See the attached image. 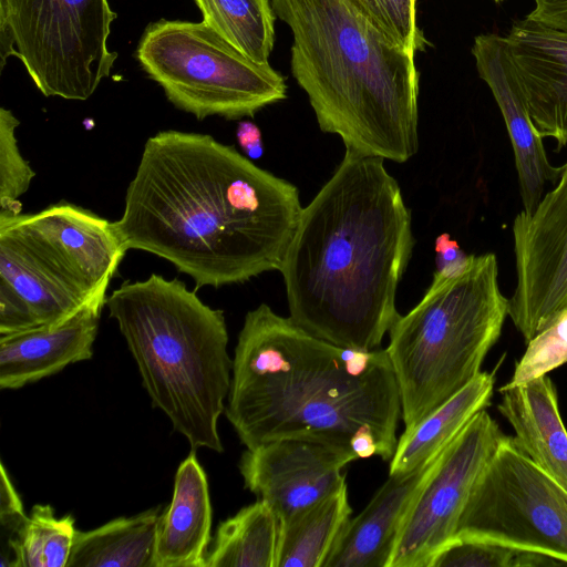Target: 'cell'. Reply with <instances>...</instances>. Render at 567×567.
Masks as SVG:
<instances>
[{"mask_svg": "<svg viewBox=\"0 0 567 567\" xmlns=\"http://www.w3.org/2000/svg\"><path fill=\"white\" fill-rule=\"evenodd\" d=\"M302 207L298 188L209 134L147 138L113 221L125 248L158 256L196 289L278 270Z\"/></svg>", "mask_w": 567, "mask_h": 567, "instance_id": "obj_1", "label": "cell"}, {"mask_svg": "<svg viewBox=\"0 0 567 567\" xmlns=\"http://www.w3.org/2000/svg\"><path fill=\"white\" fill-rule=\"evenodd\" d=\"M413 245L411 213L384 159L346 151L302 207L278 269L289 317L336 346L380 348L400 316L396 288Z\"/></svg>", "mask_w": 567, "mask_h": 567, "instance_id": "obj_2", "label": "cell"}, {"mask_svg": "<svg viewBox=\"0 0 567 567\" xmlns=\"http://www.w3.org/2000/svg\"><path fill=\"white\" fill-rule=\"evenodd\" d=\"M225 415L247 449L301 439L350 452L372 434L392 458L401 401L386 349L358 350L320 339L266 303L245 316Z\"/></svg>", "mask_w": 567, "mask_h": 567, "instance_id": "obj_3", "label": "cell"}, {"mask_svg": "<svg viewBox=\"0 0 567 567\" xmlns=\"http://www.w3.org/2000/svg\"><path fill=\"white\" fill-rule=\"evenodd\" d=\"M291 30V73L321 131L346 151L404 163L416 154L419 74L348 0H270Z\"/></svg>", "mask_w": 567, "mask_h": 567, "instance_id": "obj_4", "label": "cell"}, {"mask_svg": "<svg viewBox=\"0 0 567 567\" xmlns=\"http://www.w3.org/2000/svg\"><path fill=\"white\" fill-rule=\"evenodd\" d=\"M105 306L153 406L165 413L193 450L221 453L217 424L233 372L224 312L204 303L183 281L157 274L124 281Z\"/></svg>", "mask_w": 567, "mask_h": 567, "instance_id": "obj_5", "label": "cell"}, {"mask_svg": "<svg viewBox=\"0 0 567 567\" xmlns=\"http://www.w3.org/2000/svg\"><path fill=\"white\" fill-rule=\"evenodd\" d=\"M509 310L494 254L471 255L458 274L434 272L421 301L389 330L405 430L416 425L481 373Z\"/></svg>", "mask_w": 567, "mask_h": 567, "instance_id": "obj_6", "label": "cell"}, {"mask_svg": "<svg viewBox=\"0 0 567 567\" xmlns=\"http://www.w3.org/2000/svg\"><path fill=\"white\" fill-rule=\"evenodd\" d=\"M126 252L113 221L73 203L0 215V306L29 327L58 324L106 303Z\"/></svg>", "mask_w": 567, "mask_h": 567, "instance_id": "obj_7", "label": "cell"}, {"mask_svg": "<svg viewBox=\"0 0 567 567\" xmlns=\"http://www.w3.org/2000/svg\"><path fill=\"white\" fill-rule=\"evenodd\" d=\"M135 55L167 100L197 120L254 116L286 99L280 73L245 56L203 21L151 23Z\"/></svg>", "mask_w": 567, "mask_h": 567, "instance_id": "obj_8", "label": "cell"}, {"mask_svg": "<svg viewBox=\"0 0 567 567\" xmlns=\"http://www.w3.org/2000/svg\"><path fill=\"white\" fill-rule=\"evenodd\" d=\"M107 0H0L1 68L20 59L44 96L85 101L117 58Z\"/></svg>", "mask_w": 567, "mask_h": 567, "instance_id": "obj_9", "label": "cell"}, {"mask_svg": "<svg viewBox=\"0 0 567 567\" xmlns=\"http://www.w3.org/2000/svg\"><path fill=\"white\" fill-rule=\"evenodd\" d=\"M455 537H475L567 565V489L509 436L478 477Z\"/></svg>", "mask_w": 567, "mask_h": 567, "instance_id": "obj_10", "label": "cell"}, {"mask_svg": "<svg viewBox=\"0 0 567 567\" xmlns=\"http://www.w3.org/2000/svg\"><path fill=\"white\" fill-rule=\"evenodd\" d=\"M486 409L441 452L404 518L390 567H427L455 537L462 511L482 472L508 439Z\"/></svg>", "mask_w": 567, "mask_h": 567, "instance_id": "obj_11", "label": "cell"}, {"mask_svg": "<svg viewBox=\"0 0 567 567\" xmlns=\"http://www.w3.org/2000/svg\"><path fill=\"white\" fill-rule=\"evenodd\" d=\"M516 287L508 317L528 342L567 308V163L555 187L513 221Z\"/></svg>", "mask_w": 567, "mask_h": 567, "instance_id": "obj_12", "label": "cell"}, {"mask_svg": "<svg viewBox=\"0 0 567 567\" xmlns=\"http://www.w3.org/2000/svg\"><path fill=\"white\" fill-rule=\"evenodd\" d=\"M355 460L352 452L327 443L281 439L247 449L239 472L245 487L285 519L344 485L342 468Z\"/></svg>", "mask_w": 567, "mask_h": 567, "instance_id": "obj_13", "label": "cell"}, {"mask_svg": "<svg viewBox=\"0 0 567 567\" xmlns=\"http://www.w3.org/2000/svg\"><path fill=\"white\" fill-rule=\"evenodd\" d=\"M504 37L505 51L530 117L544 137L567 145V32L528 18L515 21Z\"/></svg>", "mask_w": 567, "mask_h": 567, "instance_id": "obj_14", "label": "cell"}, {"mask_svg": "<svg viewBox=\"0 0 567 567\" xmlns=\"http://www.w3.org/2000/svg\"><path fill=\"white\" fill-rule=\"evenodd\" d=\"M472 54L480 78L488 85L501 110L512 143L524 212L533 210L548 182L556 183L563 166H554L544 147L513 66L504 37L487 33L474 39Z\"/></svg>", "mask_w": 567, "mask_h": 567, "instance_id": "obj_15", "label": "cell"}, {"mask_svg": "<svg viewBox=\"0 0 567 567\" xmlns=\"http://www.w3.org/2000/svg\"><path fill=\"white\" fill-rule=\"evenodd\" d=\"M104 307L91 303L58 324L0 334V388L20 389L91 359Z\"/></svg>", "mask_w": 567, "mask_h": 567, "instance_id": "obj_16", "label": "cell"}, {"mask_svg": "<svg viewBox=\"0 0 567 567\" xmlns=\"http://www.w3.org/2000/svg\"><path fill=\"white\" fill-rule=\"evenodd\" d=\"M436 458L389 475L363 511L348 519L323 567H390L406 513Z\"/></svg>", "mask_w": 567, "mask_h": 567, "instance_id": "obj_17", "label": "cell"}, {"mask_svg": "<svg viewBox=\"0 0 567 567\" xmlns=\"http://www.w3.org/2000/svg\"><path fill=\"white\" fill-rule=\"evenodd\" d=\"M499 413L514 431L513 443L567 489V430L548 374L501 388Z\"/></svg>", "mask_w": 567, "mask_h": 567, "instance_id": "obj_18", "label": "cell"}, {"mask_svg": "<svg viewBox=\"0 0 567 567\" xmlns=\"http://www.w3.org/2000/svg\"><path fill=\"white\" fill-rule=\"evenodd\" d=\"M212 504L195 451L179 464L173 498L159 522L153 567H206Z\"/></svg>", "mask_w": 567, "mask_h": 567, "instance_id": "obj_19", "label": "cell"}, {"mask_svg": "<svg viewBox=\"0 0 567 567\" xmlns=\"http://www.w3.org/2000/svg\"><path fill=\"white\" fill-rule=\"evenodd\" d=\"M494 384V372L481 371L416 425L404 430L391 458L389 475L410 473L436 458L472 417L489 405Z\"/></svg>", "mask_w": 567, "mask_h": 567, "instance_id": "obj_20", "label": "cell"}, {"mask_svg": "<svg viewBox=\"0 0 567 567\" xmlns=\"http://www.w3.org/2000/svg\"><path fill=\"white\" fill-rule=\"evenodd\" d=\"M162 514L156 506L92 530H76L66 567H153Z\"/></svg>", "mask_w": 567, "mask_h": 567, "instance_id": "obj_21", "label": "cell"}, {"mask_svg": "<svg viewBox=\"0 0 567 567\" xmlns=\"http://www.w3.org/2000/svg\"><path fill=\"white\" fill-rule=\"evenodd\" d=\"M280 533V517L257 499L219 524L206 567H278Z\"/></svg>", "mask_w": 567, "mask_h": 567, "instance_id": "obj_22", "label": "cell"}, {"mask_svg": "<svg viewBox=\"0 0 567 567\" xmlns=\"http://www.w3.org/2000/svg\"><path fill=\"white\" fill-rule=\"evenodd\" d=\"M352 513L347 484L281 519L278 567H323Z\"/></svg>", "mask_w": 567, "mask_h": 567, "instance_id": "obj_23", "label": "cell"}, {"mask_svg": "<svg viewBox=\"0 0 567 567\" xmlns=\"http://www.w3.org/2000/svg\"><path fill=\"white\" fill-rule=\"evenodd\" d=\"M203 22L245 56L269 64L275 19L269 0H194Z\"/></svg>", "mask_w": 567, "mask_h": 567, "instance_id": "obj_24", "label": "cell"}, {"mask_svg": "<svg viewBox=\"0 0 567 567\" xmlns=\"http://www.w3.org/2000/svg\"><path fill=\"white\" fill-rule=\"evenodd\" d=\"M75 532L72 515L56 518L50 505H34L20 535L21 567H66Z\"/></svg>", "mask_w": 567, "mask_h": 567, "instance_id": "obj_25", "label": "cell"}, {"mask_svg": "<svg viewBox=\"0 0 567 567\" xmlns=\"http://www.w3.org/2000/svg\"><path fill=\"white\" fill-rule=\"evenodd\" d=\"M19 124L10 110L0 109V215L22 213L20 197L28 192L35 176L18 145L16 130Z\"/></svg>", "mask_w": 567, "mask_h": 567, "instance_id": "obj_26", "label": "cell"}, {"mask_svg": "<svg viewBox=\"0 0 567 567\" xmlns=\"http://www.w3.org/2000/svg\"><path fill=\"white\" fill-rule=\"evenodd\" d=\"M567 362V308L528 342L513 377L503 388H512L548 374Z\"/></svg>", "mask_w": 567, "mask_h": 567, "instance_id": "obj_27", "label": "cell"}, {"mask_svg": "<svg viewBox=\"0 0 567 567\" xmlns=\"http://www.w3.org/2000/svg\"><path fill=\"white\" fill-rule=\"evenodd\" d=\"M392 42L415 54L427 41L416 24L415 0H348Z\"/></svg>", "mask_w": 567, "mask_h": 567, "instance_id": "obj_28", "label": "cell"}, {"mask_svg": "<svg viewBox=\"0 0 567 567\" xmlns=\"http://www.w3.org/2000/svg\"><path fill=\"white\" fill-rule=\"evenodd\" d=\"M517 549L475 537H454L427 567H515Z\"/></svg>", "mask_w": 567, "mask_h": 567, "instance_id": "obj_29", "label": "cell"}, {"mask_svg": "<svg viewBox=\"0 0 567 567\" xmlns=\"http://www.w3.org/2000/svg\"><path fill=\"white\" fill-rule=\"evenodd\" d=\"M0 478L1 567H21L20 535L28 520L22 502L3 464Z\"/></svg>", "mask_w": 567, "mask_h": 567, "instance_id": "obj_30", "label": "cell"}, {"mask_svg": "<svg viewBox=\"0 0 567 567\" xmlns=\"http://www.w3.org/2000/svg\"><path fill=\"white\" fill-rule=\"evenodd\" d=\"M436 271L443 276H453L461 272L470 262L471 255H466L457 241L449 234H441L435 240Z\"/></svg>", "mask_w": 567, "mask_h": 567, "instance_id": "obj_31", "label": "cell"}, {"mask_svg": "<svg viewBox=\"0 0 567 567\" xmlns=\"http://www.w3.org/2000/svg\"><path fill=\"white\" fill-rule=\"evenodd\" d=\"M526 18L545 27L567 32V0H535Z\"/></svg>", "mask_w": 567, "mask_h": 567, "instance_id": "obj_32", "label": "cell"}, {"mask_svg": "<svg viewBox=\"0 0 567 567\" xmlns=\"http://www.w3.org/2000/svg\"><path fill=\"white\" fill-rule=\"evenodd\" d=\"M237 141L243 151L250 158H259L264 153L261 132L250 121H241L237 126Z\"/></svg>", "mask_w": 567, "mask_h": 567, "instance_id": "obj_33", "label": "cell"}, {"mask_svg": "<svg viewBox=\"0 0 567 567\" xmlns=\"http://www.w3.org/2000/svg\"><path fill=\"white\" fill-rule=\"evenodd\" d=\"M495 1H496V2H501V1H503V0H495Z\"/></svg>", "mask_w": 567, "mask_h": 567, "instance_id": "obj_34", "label": "cell"}]
</instances>
